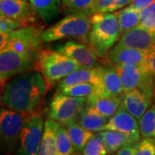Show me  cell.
<instances>
[{
  "label": "cell",
  "mask_w": 155,
  "mask_h": 155,
  "mask_svg": "<svg viewBox=\"0 0 155 155\" xmlns=\"http://www.w3.org/2000/svg\"><path fill=\"white\" fill-rule=\"evenodd\" d=\"M146 67L147 68V70L152 74V76L153 77L155 81V52L150 54L148 60L147 61Z\"/></svg>",
  "instance_id": "8d00e7d4"
},
{
  "label": "cell",
  "mask_w": 155,
  "mask_h": 155,
  "mask_svg": "<svg viewBox=\"0 0 155 155\" xmlns=\"http://www.w3.org/2000/svg\"><path fill=\"white\" fill-rule=\"evenodd\" d=\"M28 115L8 108H2L0 112L1 147L5 154L11 153L17 148L22 127Z\"/></svg>",
  "instance_id": "52a82bcc"
},
{
  "label": "cell",
  "mask_w": 155,
  "mask_h": 155,
  "mask_svg": "<svg viewBox=\"0 0 155 155\" xmlns=\"http://www.w3.org/2000/svg\"><path fill=\"white\" fill-rule=\"evenodd\" d=\"M72 155H83L81 153V152H74Z\"/></svg>",
  "instance_id": "f35d334b"
},
{
  "label": "cell",
  "mask_w": 155,
  "mask_h": 155,
  "mask_svg": "<svg viewBox=\"0 0 155 155\" xmlns=\"http://www.w3.org/2000/svg\"><path fill=\"white\" fill-rule=\"evenodd\" d=\"M1 16L20 22L22 26L33 25L35 13L28 0H0Z\"/></svg>",
  "instance_id": "4fadbf2b"
},
{
  "label": "cell",
  "mask_w": 155,
  "mask_h": 155,
  "mask_svg": "<svg viewBox=\"0 0 155 155\" xmlns=\"http://www.w3.org/2000/svg\"><path fill=\"white\" fill-rule=\"evenodd\" d=\"M112 2H113V0H95L93 5L89 11V15L91 16L92 14H95V13L109 12Z\"/></svg>",
  "instance_id": "836d02e7"
},
{
  "label": "cell",
  "mask_w": 155,
  "mask_h": 155,
  "mask_svg": "<svg viewBox=\"0 0 155 155\" xmlns=\"http://www.w3.org/2000/svg\"><path fill=\"white\" fill-rule=\"evenodd\" d=\"M133 0H113L111 4L109 12H114V11L121 10L125 6L129 5L132 3Z\"/></svg>",
  "instance_id": "d590c367"
},
{
  "label": "cell",
  "mask_w": 155,
  "mask_h": 155,
  "mask_svg": "<svg viewBox=\"0 0 155 155\" xmlns=\"http://www.w3.org/2000/svg\"><path fill=\"white\" fill-rule=\"evenodd\" d=\"M58 91L68 96L84 98H88L93 95L101 94V89L98 86L91 83L76 84L72 85L60 87Z\"/></svg>",
  "instance_id": "484cf974"
},
{
  "label": "cell",
  "mask_w": 155,
  "mask_h": 155,
  "mask_svg": "<svg viewBox=\"0 0 155 155\" xmlns=\"http://www.w3.org/2000/svg\"><path fill=\"white\" fill-rule=\"evenodd\" d=\"M88 105L92 107L101 115L107 118H110L121 107L122 96L121 97H104L93 95L87 98Z\"/></svg>",
  "instance_id": "ac0fdd59"
},
{
  "label": "cell",
  "mask_w": 155,
  "mask_h": 155,
  "mask_svg": "<svg viewBox=\"0 0 155 155\" xmlns=\"http://www.w3.org/2000/svg\"><path fill=\"white\" fill-rule=\"evenodd\" d=\"M103 72L104 67H98L94 68H84L80 67L72 72L67 77L61 79L59 83V88L76 84L91 83L102 88L103 83Z\"/></svg>",
  "instance_id": "e0dca14e"
},
{
  "label": "cell",
  "mask_w": 155,
  "mask_h": 155,
  "mask_svg": "<svg viewBox=\"0 0 155 155\" xmlns=\"http://www.w3.org/2000/svg\"><path fill=\"white\" fill-rule=\"evenodd\" d=\"M37 58L6 50L0 54V81L2 89L12 78L28 72L35 67Z\"/></svg>",
  "instance_id": "30bf717a"
},
{
  "label": "cell",
  "mask_w": 155,
  "mask_h": 155,
  "mask_svg": "<svg viewBox=\"0 0 155 155\" xmlns=\"http://www.w3.org/2000/svg\"><path fill=\"white\" fill-rule=\"evenodd\" d=\"M121 36L140 24V11L128 5L117 11Z\"/></svg>",
  "instance_id": "d4e9b609"
},
{
  "label": "cell",
  "mask_w": 155,
  "mask_h": 155,
  "mask_svg": "<svg viewBox=\"0 0 155 155\" xmlns=\"http://www.w3.org/2000/svg\"><path fill=\"white\" fill-rule=\"evenodd\" d=\"M58 122L52 120L45 122L42 139L38 155H56V128Z\"/></svg>",
  "instance_id": "603a6c76"
},
{
  "label": "cell",
  "mask_w": 155,
  "mask_h": 155,
  "mask_svg": "<svg viewBox=\"0 0 155 155\" xmlns=\"http://www.w3.org/2000/svg\"><path fill=\"white\" fill-rule=\"evenodd\" d=\"M21 27H22V25L17 21L4 16H1L0 17V34L9 35L10 34Z\"/></svg>",
  "instance_id": "d6a6232c"
},
{
  "label": "cell",
  "mask_w": 155,
  "mask_h": 155,
  "mask_svg": "<svg viewBox=\"0 0 155 155\" xmlns=\"http://www.w3.org/2000/svg\"><path fill=\"white\" fill-rule=\"evenodd\" d=\"M66 127L75 152H82L89 140L95 134L94 132L84 128L78 122L68 125Z\"/></svg>",
  "instance_id": "cb8c5ba5"
},
{
  "label": "cell",
  "mask_w": 155,
  "mask_h": 155,
  "mask_svg": "<svg viewBox=\"0 0 155 155\" xmlns=\"http://www.w3.org/2000/svg\"><path fill=\"white\" fill-rule=\"evenodd\" d=\"M36 65L48 87L81 67L77 62L59 51L50 49L41 50Z\"/></svg>",
  "instance_id": "5b68a950"
},
{
  "label": "cell",
  "mask_w": 155,
  "mask_h": 155,
  "mask_svg": "<svg viewBox=\"0 0 155 155\" xmlns=\"http://www.w3.org/2000/svg\"><path fill=\"white\" fill-rule=\"evenodd\" d=\"M94 2L95 0H61V10L64 14L68 15L78 12L89 14Z\"/></svg>",
  "instance_id": "f1b7e54d"
},
{
  "label": "cell",
  "mask_w": 155,
  "mask_h": 155,
  "mask_svg": "<svg viewBox=\"0 0 155 155\" xmlns=\"http://www.w3.org/2000/svg\"><path fill=\"white\" fill-rule=\"evenodd\" d=\"M35 13L42 21L48 22L54 19L60 10L61 0H28Z\"/></svg>",
  "instance_id": "44dd1931"
},
{
  "label": "cell",
  "mask_w": 155,
  "mask_h": 155,
  "mask_svg": "<svg viewBox=\"0 0 155 155\" xmlns=\"http://www.w3.org/2000/svg\"><path fill=\"white\" fill-rule=\"evenodd\" d=\"M153 99L155 101V81H154V85H153Z\"/></svg>",
  "instance_id": "ab89813d"
},
{
  "label": "cell",
  "mask_w": 155,
  "mask_h": 155,
  "mask_svg": "<svg viewBox=\"0 0 155 155\" xmlns=\"http://www.w3.org/2000/svg\"><path fill=\"white\" fill-rule=\"evenodd\" d=\"M116 44L152 54L155 52V35L138 25L122 35Z\"/></svg>",
  "instance_id": "5bb4252c"
},
{
  "label": "cell",
  "mask_w": 155,
  "mask_h": 155,
  "mask_svg": "<svg viewBox=\"0 0 155 155\" xmlns=\"http://www.w3.org/2000/svg\"><path fill=\"white\" fill-rule=\"evenodd\" d=\"M109 118L101 115L91 106L87 105L79 117L78 123L82 127L92 132H99L104 130Z\"/></svg>",
  "instance_id": "7402d4cb"
},
{
  "label": "cell",
  "mask_w": 155,
  "mask_h": 155,
  "mask_svg": "<svg viewBox=\"0 0 155 155\" xmlns=\"http://www.w3.org/2000/svg\"><path fill=\"white\" fill-rule=\"evenodd\" d=\"M134 155H155V139L143 138L135 144Z\"/></svg>",
  "instance_id": "1f68e13d"
},
{
  "label": "cell",
  "mask_w": 155,
  "mask_h": 155,
  "mask_svg": "<svg viewBox=\"0 0 155 155\" xmlns=\"http://www.w3.org/2000/svg\"><path fill=\"white\" fill-rule=\"evenodd\" d=\"M74 152L67 127L58 123L56 128V155H72Z\"/></svg>",
  "instance_id": "83f0119b"
},
{
  "label": "cell",
  "mask_w": 155,
  "mask_h": 155,
  "mask_svg": "<svg viewBox=\"0 0 155 155\" xmlns=\"http://www.w3.org/2000/svg\"><path fill=\"white\" fill-rule=\"evenodd\" d=\"M113 67L121 78L123 93L139 88L147 92L153 93L154 78L146 65L137 64H117Z\"/></svg>",
  "instance_id": "9c48e42d"
},
{
  "label": "cell",
  "mask_w": 155,
  "mask_h": 155,
  "mask_svg": "<svg viewBox=\"0 0 155 155\" xmlns=\"http://www.w3.org/2000/svg\"><path fill=\"white\" fill-rule=\"evenodd\" d=\"M108 151L104 144L102 139L95 134L89 140L87 144L82 151L83 155H106Z\"/></svg>",
  "instance_id": "f546056e"
},
{
  "label": "cell",
  "mask_w": 155,
  "mask_h": 155,
  "mask_svg": "<svg viewBox=\"0 0 155 155\" xmlns=\"http://www.w3.org/2000/svg\"><path fill=\"white\" fill-rule=\"evenodd\" d=\"M135 150V145L132 146H126L118 150L116 155H134Z\"/></svg>",
  "instance_id": "74e56055"
},
{
  "label": "cell",
  "mask_w": 155,
  "mask_h": 155,
  "mask_svg": "<svg viewBox=\"0 0 155 155\" xmlns=\"http://www.w3.org/2000/svg\"><path fill=\"white\" fill-rule=\"evenodd\" d=\"M123 88L121 78L114 67H104L101 94L104 97H121Z\"/></svg>",
  "instance_id": "d6986e66"
},
{
  "label": "cell",
  "mask_w": 155,
  "mask_h": 155,
  "mask_svg": "<svg viewBox=\"0 0 155 155\" xmlns=\"http://www.w3.org/2000/svg\"><path fill=\"white\" fill-rule=\"evenodd\" d=\"M139 25L155 35V3L140 11Z\"/></svg>",
  "instance_id": "4dcf8cb0"
},
{
  "label": "cell",
  "mask_w": 155,
  "mask_h": 155,
  "mask_svg": "<svg viewBox=\"0 0 155 155\" xmlns=\"http://www.w3.org/2000/svg\"><path fill=\"white\" fill-rule=\"evenodd\" d=\"M48 85L41 72L28 71L12 78L2 89V104L12 110L33 114L39 112Z\"/></svg>",
  "instance_id": "6da1fadb"
},
{
  "label": "cell",
  "mask_w": 155,
  "mask_h": 155,
  "mask_svg": "<svg viewBox=\"0 0 155 155\" xmlns=\"http://www.w3.org/2000/svg\"><path fill=\"white\" fill-rule=\"evenodd\" d=\"M44 124L41 112L28 115L20 134L16 155H38Z\"/></svg>",
  "instance_id": "ba28073f"
},
{
  "label": "cell",
  "mask_w": 155,
  "mask_h": 155,
  "mask_svg": "<svg viewBox=\"0 0 155 155\" xmlns=\"http://www.w3.org/2000/svg\"><path fill=\"white\" fill-rule=\"evenodd\" d=\"M148 53L141 50L134 49L131 48H126L116 44L111 48L105 57V62L110 65L117 64H137L146 65L149 57Z\"/></svg>",
  "instance_id": "2e32d148"
},
{
  "label": "cell",
  "mask_w": 155,
  "mask_h": 155,
  "mask_svg": "<svg viewBox=\"0 0 155 155\" xmlns=\"http://www.w3.org/2000/svg\"><path fill=\"white\" fill-rule=\"evenodd\" d=\"M87 105V98L72 97L57 91L50 103L48 118L67 127L78 122Z\"/></svg>",
  "instance_id": "8992f818"
},
{
  "label": "cell",
  "mask_w": 155,
  "mask_h": 155,
  "mask_svg": "<svg viewBox=\"0 0 155 155\" xmlns=\"http://www.w3.org/2000/svg\"><path fill=\"white\" fill-rule=\"evenodd\" d=\"M60 53L71 58L84 68L101 67L99 57L89 46L76 41H69L56 48Z\"/></svg>",
  "instance_id": "7c38bea8"
},
{
  "label": "cell",
  "mask_w": 155,
  "mask_h": 155,
  "mask_svg": "<svg viewBox=\"0 0 155 155\" xmlns=\"http://www.w3.org/2000/svg\"><path fill=\"white\" fill-rule=\"evenodd\" d=\"M104 130H113L121 132L127 135L133 140L134 144L138 143L140 139V131L139 126V121L132 116L128 111L122 106L119 108L116 114L113 115L107 122Z\"/></svg>",
  "instance_id": "8fae6325"
},
{
  "label": "cell",
  "mask_w": 155,
  "mask_h": 155,
  "mask_svg": "<svg viewBox=\"0 0 155 155\" xmlns=\"http://www.w3.org/2000/svg\"><path fill=\"white\" fill-rule=\"evenodd\" d=\"M154 3L155 0H133L129 6L137 11H141L147 6L151 5Z\"/></svg>",
  "instance_id": "e575fe53"
},
{
  "label": "cell",
  "mask_w": 155,
  "mask_h": 155,
  "mask_svg": "<svg viewBox=\"0 0 155 155\" xmlns=\"http://www.w3.org/2000/svg\"><path fill=\"white\" fill-rule=\"evenodd\" d=\"M140 134L143 138L155 139V101L139 120Z\"/></svg>",
  "instance_id": "4316f807"
},
{
  "label": "cell",
  "mask_w": 155,
  "mask_h": 155,
  "mask_svg": "<svg viewBox=\"0 0 155 155\" xmlns=\"http://www.w3.org/2000/svg\"><path fill=\"white\" fill-rule=\"evenodd\" d=\"M91 23L86 42L100 59H105L121 37L117 11L92 14Z\"/></svg>",
  "instance_id": "7a4b0ae2"
},
{
  "label": "cell",
  "mask_w": 155,
  "mask_h": 155,
  "mask_svg": "<svg viewBox=\"0 0 155 155\" xmlns=\"http://www.w3.org/2000/svg\"><path fill=\"white\" fill-rule=\"evenodd\" d=\"M42 31L34 25H28L17 28L9 35L0 34V49L11 50L21 54L38 58Z\"/></svg>",
  "instance_id": "277c9868"
},
{
  "label": "cell",
  "mask_w": 155,
  "mask_h": 155,
  "mask_svg": "<svg viewBox=\"0 0 155 155\" xmlns=\"http://www.w3.org/2000/svg\"><path fill=\"white\" fill-rule=\"evenodd\" d=\"M91 16L85 12L69 14L67 17L42 31L43 42H52L72 38L86 41L91 29Z\"/></svg>",
  "instance_id": "3957f363"
},
{
  "label": "cell",
  "mask_w": 155,
  "mask_h": 155,
  "mask_svg": "<svg viewBox=\"0 0 155 155\" xmlns=\"http://www.w3.org/2000/svg\"><path fill=\"white\" fill-rule=\"evenodd\" d=\"M97 134L102 139L108 153L117 152L120 148L126 146L135 145L127 135L121 132L113 130H102L97 132Z\"/></svg>",
  "instance_id": "ffe728a7"
},
{
  "label": "cell",
  "mask_w": 155,
  "mask_h": 155,
  "mask_svg": "<svg viewBox=\"0 0 155 155\" xmlns=\"http://www.w3.org/2000/svg\"><path fill=\"white\" fill-rule=\"evenodd\" d=\"M153 102V93L135 88L122 95V106L140 120Z\"/></svg>",
  "instance_id": "9a60e30c"
}]
</instances>
